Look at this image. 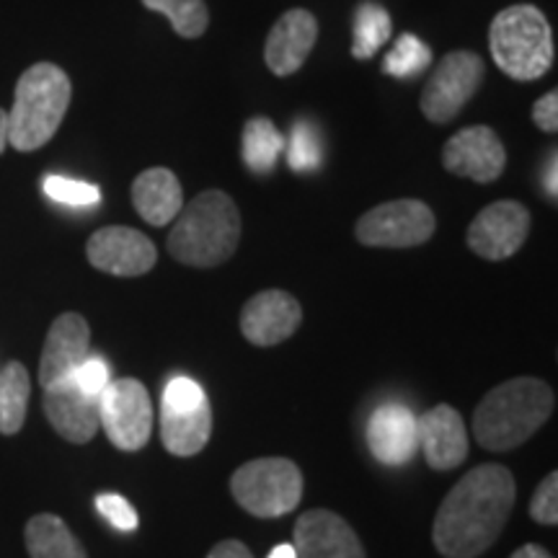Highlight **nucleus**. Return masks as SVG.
<instances>
[{"label": "nucleus", "instance_id": "nucleus-1", "mask_svg": "<svg viewBox=\"0 0 558 558\" xmlns=\"http://www.w3.org/2000/svg\"><path fill=\"white\" fill-rule=\"evenodd\" d=\"M514 507V478L505 465L486 463L465 473L442 499L432 541L445 558H476L492 548Z\"/></svg>", "mask_w": 558, "mask_h": 558}, {"label": "nucleus", "instance_id": "nucleus-2", "mask_svg": "<svg viewBox=\"0 0 558 558\" xmlns=\"http://www.w3.org/2000/svg\"><path fill=\"white\" fill-rule=\"evenodd\" d=\"M556 396L541 378H512L488 390L473 411V435L481 448L507 452L520 448L554 414Z\"/></svg>", "mask_w": 558, "mask_h": 558}, {"label": "nucleus", "instance_id": "nucleus-3", "mask_svg": "<svg viewBox=\"0 0 558 558\" xmlns=\"http://www.w3.org/2000/svg\"><path fill=\"white\" fill-rule=\"evenodd\" d=\"M166 248L184 267L213 269L235 254L241 241V213L233 197L207 190L181 207Z\"/></svg>", "mask_w": 558, "mask_h": 558}, {"label": "nucleus", "instance_id": "nucleus-4", "mask_svg": "<svg viewBox=\"0 0 558 558\" xmlns=\"http://www.w3.org/2000/svg\"><path fill=\"white\" fill-rule=\"evenodd\" d=\"M70 96L68 73L52 62H37L24 70L9 111V145L19 153L39 150L54 137L65 120Z\"/></svg>", "mask_w": 558, "mask_h": 558}, {"label": "nucleus", "instance_id": "nucleus-5", "mask_svg": "<svg viewBox=\"0 0 558 558\" xmlns=\"http://www.w3.org/2000/svg\"><path fill=\"white\" fill-rule=\"evenodd\" d=\"M488 50L512 81H538L554 65V29L546 13L530 3L499 11L488 29Z\"/></svg>", "mask_w": 558, "mask_h": 558}, {"label": "nucleus", "instance_id": "nucleus-6", "mask_svg": "<svg viewBox=\"0 0 558 558\" xmlns=\"http://www.w3.org/2000/svg\"><path fill=\"white\" fill-rule=\"evenodd\" d=\"M230 494L254 518H282L303 499V473L290 458L248 460L230 476Z\"/></svg>", "mask_w": 558, "mask_h": 558}, {"label": "nucleus", "instance_id": "nucleus-7", "mask_svg": "<svg viewBox=\"0 0 558 558\" xmlns=\"http://www.w3.org/2000/svg\"><path fill=\"white\" fill-rule=\"evenodd\" d=\"M213 435V409L205 390L192 378H171L160 401V442L177 458L205 450Z\"/></svg>", "mask_w": 558, "mask_h": 558}, {"label": "nucleus", "instance_id": "nucleus-8", "mask_svg": "<svg viewBox=\"0 0 558 558\" xmlns=\"http://www.w3.org/2000/svg\"><path fill=\"white\" fill-rule=\"evenodd\" d=\"M437 230L435 213L418 199H393L367 209L354 226V235L369 248H414Z\"/></svg>", "mask_w": 558, "mask_h": 558}, {"label": "nucleus", "instance_id": "nucleus-9", "mask_svg": "<svg viewBox=\"0 0 558 558\" xmlns=\"http://www.w3.org/2000/svg\"><path fill=\"white\" fill-rule=\"evenodd\" d=\"M99 424L117 450H143L153 432V401L148 388L135 378L109 380L99 396Z\"/></svg>", "mask_w": 558, "mask_h": 558}, {"label": "nucleus", "instance_id": "nucleus-10", "mask_svg": "<svg viewBox=\"0 0 558 558\" xmlns=\"http://www.w3.org/2000/svg\"><path fill=\"white\" fill-rule=\"evenodd\" d=\"M484 81V60L476 52H448L424 83L418 109L432 124H448L473 99Z\"/></svg>", "mask_w": 558, "mask_h": 558}, {"label": "nucleus", "instance_id": "nucleus-11", "mask_svg": "<svg viewBox=\"0 0 558 558\" xmlns=\"http://www.w3.org/2000/svg\"><path fill=\"white\" fill-rule=\"evenodd\" d=\"M530 213L518 199H499L481 209L473 218L469 235V248L486 262H505L514 256L527 241Z\"/></svg>", "mask_w": 558, "mask_h": 558}, {"label": "nucleus", "instance_id": "nucleus-12", "mask_svg": "<svg viewBox=\"0 0 558 558\" xmlns=\"http://www.w3.org/2000/svg\"><path fill=\"white\" fill-rule=\"evenodd\" d=\"M442 166L460 179L492 184L507 169V150L497 132L473 124L452 135L442 148Z\"/></svg>", "mask_w": 558, "mask_h": 558}, {"label": "nucleus", "instance_id": "nucleus-13", "mask_svg": "<svg viewBox=\"0 0 558 558\" xmlns=\"http://www.w3.org/2000/svg\"><path fill=\"white\" fill-rule=\"evenodd\" d=\"M90 267L114 277H143L156 267L158 251L145 233L128 226L96 230L86 243Z\"/></svg>", "mask_w": 558, "mask_h": 558}, {"label": "nucleus", "instance_id": "nucleus-14", "mask_svg": "<svg viewBox=\"0 0 558 558\" xmlns=\"http://www.w3.org/2000/svg\"><path fill=\"white\" fill-rule=\"evenodd\" d=\"M303 324V308L290 292L264 290L243 305L241 333L254 347H277Z\"/></svg>", "mask_w": 558, "mask_h": 558}, {"label": "nucleus", "instance_id": "nucleus-15", "mask_svg": "<svg viewBox=\"0 0 558 558\" xmlns=\"http://www.w3.org/2000/svg\"><path fill=\"white\" fill-rule=\"evenodd\" d=\"M298 558H365L352 525L331 509H308L295 522Z\"/></svg>", "mask_w": 558, "mask_h": 558}, {"label": "nucleus", "instance_id": "nucleus-16", "mask_svg": "<svg viewBox=\"0 0 558 558\" xmlns=\"http://www.w3.org/2000/svg\"><path fill=\"white\" fill-rule=\"evenodd\" d=\"M318 39V21L311 11L292 9L271 26L267 45H264V62L277 78H288L305 65Z\"/></svg>", "mask_w": 558, "mask_h": 558}, {"label": "nucleus", "instance_id": "nucleus-17", "mask_svg": "<svg viewBox=\"0 0 558 558\" xmlns=\"http://www.w3.org/2000/svg\"><path fill=\"white\" fill-rule=\"evenodd\" d=\"M90 329L81 313H62L54 318L50 333L45 339L39 360V386L50 388L54 383L70 378L88 357Z\"/></svg>", "mask_w": 558, "mask_h": 558}, {"label": "nucleus", "instance_id": "nucleus-18", "mask_svg": "<svg viewBox=\"0 0 558 558\" xmlns=\"http://www.w3.org/2000/svg\"><path fill=\"white\" fill-rule=\"evenodd\" d=\"M45 414L52 429L73 445H86L99 432V399L75 386L73 375L45 388Z\"/></svg>", "mask_w": 558, "mask_h": 558}, {"label": "nucleus", "instance_id": "nucleus-19", "mask_svg": "<svg viewBox=\"0 0 558 558\" xmlns=\"http://www.w3.org/2000/svg\"><path fill=\"white\" fill-rule=\"evenodd\" d=\"M416 437L429 469L435 471H452L469 458V435H465L463 416L448 403H439L416 418Z\"/></svg>", "mask_w": 558, "mask_h": 558}, {"label": "nucleus", "instance_id": "nucleus-20", "mask_svg": "<svg viewBox=\"0 0 558 558\" xmlns=\"http://www.w3.org/2000/svg\"><path fill=\"white\" fill-rule=\"evenodd\" d=\"M367 445L373 456L386 465H403L418 448L416 416L401 403H386L369 416Z\"/></svg>", "mask_w": 558, "mask_h": 558}, {"label": "nucleus", "instance_id": "nucleus-21", "mask_svg": "<svg viewBox=\"0 0 558 558\" xmlns=\"http://www.w3.org/2000/svg\"><path fill=\"white\" fill-rule=\"evenodd\" d=\"M132 205H135L140 218L150 226H169L184 207V192H181L177 173L163 169V166L140 173L132 181Z\"/></svg>", "mask_w": 558, "mask_h": 558}, {"label": "nucleus", "instance_id": "nucleus-22", "mask_svg": "<svg viewBox=\"0 0 558 558\" xmlns=\"http://www.w3.org/2000/svg\"><path fill=\"white\" fill-rule=\"evenodd\" d=\"M24 541L32 558H88L83 543L58 514H34L26 522Z\"/></svg>", "mask_w": 558, "mask_h": 558}, {"label": "nucleus", "instance_id": "nucleus-23", "mask_svg": "<svg viewBox=\"0 0 558 558\" xmlns=\"http://www.w3.org/2000/svg\"><path fill=\"white\" fill-rule=\"evenodd\" d=\"M29 373L21 362L0 369V435H16L29 409Z\"/></svg>", "mask_w": 558, "mask_h": 558}, {"label": "nucleus", "instance_id": "nucleus-24", "mask_svg": "<svg viewBox=\"0 0 558 558\" xmlns=\"http://www.w3.org/2000/svg\"><path fill=\"white\" fill-rule=\"evenodd\" d=\"M282 153V135L267 117H254L243 128V160L254 173H269Z\"/></svg>", "mask_w": 558, "mask_h": 558}, {"label": "nucleus", "instance_id": "nucleus-25", "mask_svg": "<svg viewBox=\"0 0 558 558\" xmlns=\"http://www.w3.org/2000/svg\"><path fill=\"white\" fill-rule=\"evenodd\" d=\"M390 39V16L378 3H362L354 16L352 54L357 60H369Z\"/></svg>", "mask_w": 558, "mask_h": 558}, {"label": "nucleus", "instance_id": "nucleus-26", "mask_svg": "<svg viewBox=\"0 0 558 558\" xmlns=\"http://www.w3.org/2000/svg\"><path fill=\"white\" fill-rule=\"evenodd\" d=\"M148 11L163 13L173 32L184 39H197L207 32L209 11L205 0H143Z\"/></svg>", "mask_w": 558, "mask_h": 558}, {"label": "nucleus", "instance_id": "nucleus-27", "mask_svg": "<svg viewBox=\"0 0 558 558\" xmlns=\"http://www.w3.org/2000/svg\"><path fill=\"white\" fill-rule=\"evenodd\" d=\"M432 62V50L424 45L422 39L414 37V34H403V37L396 41L393 50L388 52L386 62H383V70L393 78H416L424 70L429 68Z\"/></svg>", "mask_w": 558, "mask_h": 558}, {"label": "nucleus", "instance_id": "nucleus-28", "mask_svg": "<svg viewBox=\"0 0 558 558\" xmlns=\"http://www.w3.org/2000/svg\"><path fill=\"white\" fill-rule=\"evenodd\" d=\"M320 166V137L311 122H298L292 128L290 143V169L313 171Z\"/></svg>", "mask_w": 558, "mask_h": 558}, {"label": "nucleus", "instance_id": "nucleus-29", "mask_svg": "<svg viewBox=\"0 0 558 558\" xmlns=\"http://www.w3.org/2000/svg\"><path fill=\"white\" fill-rule=\"evenodd\" d=\"M45 194L60 205L70 207H94L99 205L101 194L94 184H86V181H73L65 177H47L45 179Z\"/></svg>", "mask_w": 558, "mask_h": 558}, {"label": "nucleus", "instance_id": "nucleus-30", "mask_svg": "<svg viewBox=\"0 0 558 558\" xmlns=\"http://www.w3.org/2000/svg\"><path fill=\"white\" fill-rule=\"evenodd\" d=\"M530 518L538 525L554 527L558 525V473H548L535 488L533 501H530Z\"/></svg>", "mask_w": 558, "mask_h": 558}, {"label": "nucleus", "instance_id": "nucleus-31", "mask_svg": "<svg viewBox=\"0 0 558 558\" xmlns=\"http://www.w3.org/2000/svg\"><path fill=\"white\" fill-rule=\"evenodd\" d=\"M96 509L101 512V518H107L111 525L122 530V533H132V530H137L140 525L135 507H132L124 497H120V494H99V497H96Z\"/></svg>", "mask_w": 558, "mask_h": 558}, {"label": "nucleus", "instance_id": "nucleus-32", "mask_svg": "<svg viewBox=\"0 0 558 558\" xmlns=\"http://www.w3.org/2000/svg\"><path fill=\"white\" fill-rule=\"evenodd\" d=\"M73 380L75 386H78L83 393L90 396V399H99L104 393V388L109 386V367L107 362L101 357H88L81 362L78 369L73 373Z\"/></svg>", "mask_w": 558, "mask_h": 558}, {"label": "nucleus", "instance_id": "nucleus-33", "mask_svg": "<svg viewBox=\"0 0 558 558\" xmlns=\"http://www.w3.org/2000/svg\"><path fill=\"white\" fill-rule=\"evenodd\" d=\"M533 122L535 128L546 135H554L558 130V90L550 88L546 96H541L533 107Z\"/></svg>", "mask_w": 558, "mask_h": 558}, {"label": "nucleus", "instance_id": "nucleus-34", "mask_svg": "<svg viewBox=\"0 0 558 558\" xmlns=\"http://www.w3.org/2000/svg\"><path fill=\"white\" fill-rule=\"evenodd\" d=\"M207 558H254V554L241 541H220L218 546H213Z\"/></svg>", "mask_w": 558, "mask_h": 558}, {"label": "nucleus", "instance_id": "nucleus-35", "mask_svg": "<svg viewBox=\"0 0 558 558\" xmlns=\"http://www.w3.org/2000/svg\"><path fill=\"white\" fill-rule=\"evenodd\" d=\"M509 558H554V556H550L546 548L535 546V543H527V546L518 548V550H514V554L509 556Z\"/></svg>", "mask_w": 558, "mask_h": 558}, {"label": "nucleus", "instance_id": "nucleus-36", "mask_svg": "<svg viewBox=\"0 0 558 558\" xmlns=\"http://www.w3.org/2000/svg\"><path fill=\"white\" fill-rule=\"evenodd\" d=\"M558 158H556V153H550V160H548V169H546V190H548V194L550 197H558V184H556V169H558Z\"/></svg>", "mask_w": 558, "mask_h": 558}, {"label": "nucleus", "instance_id": "nucleus-37", "mask_svg": "<svg viewBox=\"0 0 558 558\" xmlns=\"http://www.w3.org/2000/svg\"><path fill=\"white\" fill-rule=\"evenodd\" d=\"M9 145V111L0 109V153Z\"/></svg>", "mask_w": 558, "mask_h": 558}, {"label": "nucleus", "instance_id": "nucleus-38", "mask_svg": "<svg viewBox=\"0 0 558 558\" xmlns=\"http://www.w3.org/2000/svg\"><path fill=\"white\" fill-rule=\"evenodd\" d=\"M269 558H298V554L292 546H277V548H271Z\"/></svg>", "mask_w": 558, "mask_h": 558}]
</instances>
